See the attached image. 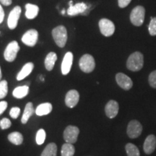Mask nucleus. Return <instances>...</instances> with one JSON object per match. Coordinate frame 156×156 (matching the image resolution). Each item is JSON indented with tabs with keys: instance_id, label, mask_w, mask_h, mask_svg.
<instances>
[{
	"instance_id": "f257e3e1",
	"label": "nucleus",
	"mask_w": 156,
	"mask_h": 156,
	"mask_svg": "<svg viewBox=\"0 0 156 156\" xmlns=\"http://www.w3.org/2000/svg\"><path fill=\"white\" fill-rule=\"evenodd\" d=\"M144 66V56L141 52L135 51L129 56L126 61V67L132 72H138Z\"/></svg>"
},
{
	"instance_id": "f03ea898",
	"label": "nucleus",
	"mask_w": 156,
	"mask_h": 156,
	"mask_svg": "<svg viewBox=\"0 0 156 156\" xmlns=\"http://www.w3.org/2000/svg\"><path fill=\"white\" fill-rule=\"evenodd\" d=\"M52 37L58 47L64 48L67 44L68 35L67 28L64 25H58L52 30Z\"/></svg>"
},
{
	"instance_id": "7ed1b4c3",
	"label": "nucleus",
	"mask_w": 156,
	"mask_h": 156,
	"mask_svg": "<svg viewBox=\"0 0 156 156\" xmlns=\"http://www.w3.org/2000/svg\"><path fill=\"white\" fill-rule=\"evenodd\" d=\"M145 9L142 6H136L130 14V21L135 26H141L145 20Z\"/></svg>"
},
{
	"instance_id": "20e7f679",
	"label": "nucleus",
	"mask_w": 156,
	"mask_h": 156,
	"mask_svg": "<svg viewBox=\"0 0 156 156\" xmlns=\"http://www.w3.org/2000/svg\"><path fill=\"white\" fill-rule=\"evenodd\" d=\"M79 66L80 69L84 73H92L95 67V62L94 58L90 54H84L80 59Z\"/></svg>"
},
{
	"instance_id": "39448f33",
	"label": "nucleus",
	"mask_w": 156,
	"mask_h": 156,
	"mask_svg": "<svg viewBox=\"0 0 156 156\" xmlns=\"http://www.w3.org/2000/svg\"><path fill=\"white\" fill-rule=\"evenodd\" d=\"M20 51V46L16 41H12L7 44L5 52L4 57L7 62H12L17 57V53Z\"/></svg>"
},
{
	"instance_id": "423d86ee",
	"label": "nucleus",
	"mask_w": 156,
	"mask_h": 156,
	"mask_svg": "<svg viewBox=\"0 0 156 156\" xmlns=\"http://www.w3.org/2000/svg\"><path fill=\"white\" fill-rule=\"evenodd\" d=\"M101 34L106 37L112 36L115 32V25L112 21L106 18L100 20L98 23Z\"/></svg>"
},
{
	"instance_id": "0eeeda50",
	"label": "nucleus",
	"mask_w": 156,
	"mask_h": 156,
	"mask_svg": "<svg viewBox=\"0 0 156 156\" xmlns=\"http://www.w3.org/2000/svg\"><path fill=\"white\" fill-rule=\"evenodd\" d=\"M21 12L22 9L20 6H16L10 11L7 18V26L10 30H14L17 28Z\"/></svg>"
},
{
	"instance_id": "6e6552de",
	"label": "nucleus",
	"mask_w": 156,
	"mask_h": 156,
	"mask_svg": "<svg viewBox=\"0 0 156 156\" xmlns=\"http://www.w3.org/2000/svg\"><path fill=\"white\" fill-rule=\"evenodd\" d=\"M38 32L35 29H30L23 34L21 38L22 42L26 46L34 47L38 42Z\"/></svg>"
},
{
	"instance_id": "1a4fd4ad",
	"label": "nucleus",
	"mask_w": 156,
	"mask_h": 156,
	"mask_svg": "<svg viewBox=\"0 0 156 156\" xmlns=\"http://www.w3.org/2000/svg\"><path fill=\"white\" fill-rule=\"evenodd\" d=\"M142 132V126L140 122L136 120H132L128 124L127 129H126V133L129 137L131 139H135Z\"/></svg>"
},
{
	"instance_id": "9d476101",
	"label": "nucleus",
	"mask_w": 156,
	"mask_h": 156,
	"mask_svg": "<svg viewBox=\"0 0 156 156\" xmlns=\"http://www.w3.org/2000/svg\"><path fill=\"white\" fill-rule=\"evenodd\" d=\"M79 133V128L75 126L69 125L64 130L63 134L64 139L67 143L74 144L77 142Z\"/></svg>"
},
{
	"instance_id": "9b49d317",
	"label": "nucleus",
	"mask_w": 156,
	"mask_h": 156,
	"mask_svg": "<svg viewBox=\"0 0 156 156\" xmlns=\"http://www.w3.org/2000/svg\"><path fill=\"white\" fill-rule=\"evenodd\" d=\"M116 81L118 85L125 90H129L132 87L133 82L132 79L125 74L119 73H117L116 75Z\"/></svg>"
},
{
	"instance_id": "f8f14e48",
	"label": "nucleus",
	"mask_w": 156,
	"mask_h": 156,
	"mask_svg": "<svg viewBox=\"0 0 156 156\" xmlns=\"http://www.w3.org/2000/svg\"><path fill=\"white\" fill-rule=\"evenodd\" d=\"M88 9V7L85 3L80 2L75 5H70L67 9V13L69 16H76V15L82 14L84 15L86 11Z\"/></svg>"
},
{
	"instance_id": "ddd939ff",
	"label": "nucleus",
	"mask_w": 156,
	"mask_h": 156,
	"mask_svg": "<svg viewBox=\"0 0 156 156\" xmlns=\"http://www.w3.org/2000/svg\"><path fill=\"white\" fill-rule=\"evenodd\" d=\"M73 54L72 52L68 51L64 55L63 60H62V63L61 66L62 73V75H67V74L69 73L70 70H71L72 65H73Z\"/></svg>"
},
{
	"instance_id": "4468645a",
	"label": "nucleus",
	"mask_w": 156,
	"mask_h": 156,
	"mask_svg": "<svg viewBox=\"0 0 156 156\" xmlns=\"http://www.w3.org/2000/svg\"><path fill=\"white\" fill-rule=\"evenodd\" d=\"M80 100V94L76 90L68 91L65 97L66 106L69 108H74L77 106Z\"/></svg>"
},
{
	"instance_id": "2eb2a0df",
	"label": "nucleus",
	"mask_w": 156,
	"mask_h": 156,
	"mask_svg": "<svg viewBox=\"0 0 156 156\" xmlns=\"http://www.w3.org/2000/svg\"><path fill=\"white\" fill-rule=\"evenodd\" d=\"M119 103L116 101L111 100L109 101L105 107V112L106 116L110 119H114L117 116L119 112Z\"/></svg>"
},
{
	"instance_id": "dca6fc26",
	"label": "nucleus",
	"mask_w": 156,
	"mask_h": 156,
	"mask_svg": "<svg viewBox=\"0 0 156 156\" xmlns=\"http://www.w3.org/2000/svg\"><path fill=\"white\" fill-rule=\"evenodd\" d=\"M156 148V136L154 134H150L147 136L143 145L144 152L147 154L153 153Z\"/></svg>"
},
{
	"instance_id": "f3484780",
	"label": "nucleus",
	"mask_w": 156,
	"mask_h": 156,
	"mask_svg": "<svg viewBox=\"0 0 156 156\" xmlns=\"http://www.w3.org/2000/svg\"><path fill=\"white\" fill-rule=\"evenodd\" d=\"M34 64L33 62H28L23 66L22 69L19 72V73L17 75V80L20 81L25 79V77H28L30 74L32 73L34 70Z\"/></svg>"
},
{
	"instance_id": "a211bd4d",
	"label": "nucleus",
	"mask_w": 156,
	"mask_h": 156,
	"mask_svg": "<svg viewBox=\"0 0 156 156\" xmlns=\"http://www.w3.org/2000/svg\"><path fill=\"white\" fill-rule=\"evenodd\" d=\"M39 7L34 4L28 3L25 5V17L28 20L35 19L38 16Z\"/></svg>"
},
{
	"instance_id": "6ab92c4d",
	"label": "nucleus",
	"mask_w": 156,
	"mask_h": 156,
	"mask_svg": "<svg viewBox=\"0 0 156 156\" xmlns=\"http://www.w3.org/2000/svg\"><path fill=\"white\" fill-rule=\"evenodd\" d=\"M57 60V55L54 52H50L47 54L46 58H45L44 64L46 69L48 71H51L54 69V65H55V62Z\"/></svg>"
},
{
	"instance_id": "aec40b11",
	"label": "nucleus",
	"mask_w": 156,
	"mask_h": 156,
	"mask_svg": "<svg viewBox=\"0 0 156 156\" xmlns=\"http://www.w3.org/2000/svg\"><path fill=\"white\" fill-rule=\"evenodd\" d=\"M52 111V105L50 103H41L36 109V114L37 116H42L50 114Z\"/></svg>"
},
{
	"instance_id": "412c9836",
	"label": "nucleus",
	"mask_w": 156,
	"mask_h": 156,
	"mask_svg": "<svg viewBox=\"0 0 156 156\" xmlns=\"http://www.w3.org/2000/svg\"><path fill=\"white\" fill-rule=\"evenodd\" d=\"M34 105L31 102H29L26 104V106L25 107L24 112H23L22 119H21V122L23 124H26L28 122V121L30 119V117L34 114Z\"/></svg>"
},
{
	"instance_id": "4be33fe9",
	"label": "nucleus",
	"mask_w": 156,
	"mask_h": 156,
	"mask_svg": "<svg viewBox=\"0 0 156 156\" xmlns=\"http://www.w3.org/2000/svg\"><path fill=\"white\" fill-rule=\"evenodd\" d=\"M29 92V87L28 85H23V86H18L14 89L12 92L13 96L16 98L20 99L27 96Z\"/></svg>"
},
{
	"instance_id": "5701e85b",
	"label": "nucleus",
	"mask_w": 156,
	"mask_h": 156,
	"mask_svg": "<svg viewBox=\"0 0 156 156\" xmlns=\"http://www.w3.org/2000/svg\"><path fill=\"white\" fill-rule=\"evenodd\" d=\"M8 140L11 143L14 144L15 145H20L23 143V136L22 134L18 132H12L8 135Z\"/></svg>"
},
{
	"instance_id": "b1692460",
	"label": "nucleus",
	"mask_w": 156,
	"mask_h": 156,
	"mask_svg": "<svg viewBox=\"0 0 156 156\" xmlns=\"http://www.w3.org/2000/svg\"><path fill=\"white\" fill-rule=\"evenodd\" d=\"M57 153V147L55 143H49L47 145L41 156H56Z\"/></svg>"
},
{
	"instance_id": "393cba45",
	"label": "nucleus",
	"mask_w": 156,
	"mask_h": 156,
	"mask_svg": "<svg viewBox=\"0 0 156 156\" xmlns=\"http://www.w3.org/2000/svg\"><path fill=\"white\" fill-rule=\"evenodd\" d=\"M75 149L74 147L73 144L67 143L64 144L62 145V151H61V155L62 156H73L75 154Z\"/></svg>"
},
{
	"instance_id": "a878e982",
	"label": "nucleus",
	"mask_w": 156,
	"mask_h": 156,
	"mask_svg": "<svg viewBox=\"0 0 156 156\" xmlns=\"http://www.w3.org/2000/svg\"><path fill=\"white\" fill-rule=\"evenodd\" d=\"M125 150L128 156H140L139 149L134 144H126L125 146Z\"/></svg>"
},
{
	"instance_id": "bb28decb",
	"label": "nucleus",
	"mask_w": 156,
	"mask_h": 156,
	"mask_svg": "<svg viewBox=\"0 0 156 156\" xmlns=\"http://www.w3.org/2000/svg\"><path fill=\"white\" fill-rule=\"evenodd\" d=\"M8 93V84L7 80L0 81V99H2L7 96Z\"/></svg>"
},
{
	"instance_id": "cd10ccee",
	"label": "nucleus",
	"mask_w": 156,
	"mask_h": 156,
	"mask_svg": "<svg viewBox=\"0 0 156 156\" xmlns=\"http://www.w3.org/2000/svg\"><path fill=\"white\" fill-rule=\"evenodd\" d=\"M45 140H46V132L43 129H41L37 132L36 137V143L39 145H42L43 143H44Z\"/></svg>"
},
{
	"instance_id": "c85d7f7f",
	"label": "nucleus",
	"mask_w": 156,
	"mask_h": 156,
	"mask_svg": "<svg viewBox=\"0 0 156 156\" xmlns=\"http://www.w3.org/2000/svg\"><path fill=\"white\" fill-rule=\"evenodd\" d=\"M148 30H149V33L151 36H156V17L151 18Z\"/></svg>"
},
{
	"instance_id": "c756f323",
	"label": "nucleus",
	"mask_w": 156,
	"mask_h": 156,
	"mask_svg": "<svg viewBox=\"0 0 156 156\" xmlns=\"http://www.w3.org/2000/svg\"><path fill=\"white\" fill-rule=\"evenodd\" d=\"M148 82H149L150 85L153 88H156V70L152 72L150 74L149 77H148Z\"/></svg>"
},
{
	"instance_id": "7c9ffc66",
	"label": "nucleus",
	"mask_w": 156,
	"mask_h": 156,
	"mask_svg": "<svg viewBox=\"0 0 156 156\" xmlns=\"http://www.w3.org/2000/svg\"><path fill=\"white\" fill-rule=\"evenodd\" d=\"M12 125L11 121L7 118H4L0 121V127L2 129H7L9 128Z\"/></svg>"
},
{
	"instance_id": "2f4dec72",
	"label": "nucleus",
	"mask_w": 156,
	"mask_h": 156,
	"mask_svg": "<svg viewBox=\"0 0 156 156\" xmlns=\"http://www.w3.org/2000/svg\"><path fill=\"white\" fill-rule=\"evenodd\" d=\"M20 113V108L18 107H13L11 108L10 112H9V115L12 119H17L19 116Z\"/></svg>"
},
{
	"instance_id": "473e14b6",
	"label": "nucleus",
	"mask_w": 156,
	"mask_h": 156,
	"mask_svg": "<svg viewBox=\"0 0 156 156\" xmlns=\"http://www.w3.org/2000/svg\"><path fill=\"white\" fill-rule=\"evenodd\" d=\"M132 0H118V5L119 7L121 8H124V7H127L131 2Z\"/></svg>"
},
{
	"instance_id": "72a5a7b5",
	"label": "nucleus",
	"mask_w": 156,
	"mask_h": 156,
	"mask_svg": "<svg viewBox=\"0 0 156 156\" xmlns=\"http://www.w3.org/2000/svg\"><path fill=\"white\" fill-rule=\"evenodd\" d=\"M7 108V101H0V115L2 114Z\"/></svg>"
},
{
	"instance_id": "f704fd0d",
	"label": "nucleus",
	"mask_w": 156,
	"mask_h": 156,
	"mask_svg": "<svg viewBox=\"0 0 156 156\" xmlns=\"http://www.w3.org/2000/svg\"><path fill=\"white\" fill-rule=\"evenodd\" d=\"M5 11H4L2 6L0 5V24L3 22L4 19H5Z\"/></svg>"
},
{
	"instance_id": "c9c22d12",
	"label": "nucleus",
	"mask_w": 156,
	"mask_h": 156,
	"mask_svg": "<svg viewBox=\"0 0 156 156\" xmlns=\"http://www.w3.org/2000/svg\"><path fill=\"white\" fill-rule=\"evenodd\" d=\"M0 3L2 5L9 6L12 3V0H0Z\"/></svg>"
},
{
	"instance_id": "e433bc0d",
	"label": "nucleus",
	"mask_w": 156,
	"mask_h": 156,
	"mask_svg": "<svg viewBox=\"0 0 156 156\" xmlns=\"http://www.w3.org/2000/svg\"><path fill=\"white\" fill-rule=\"evenodd\" d=\"M65 12H66V10H65V9H62V14L64 15V14H65Z\"/></svg>"
},
{
	"instance_id": "4c0bfd02",
	"label": "nucleus",
	"mask_w": 156,
	"mask_h": 156,
	"mask_svg": "<svg viewBox=\"0 0 156 156\" xmlns=\"http://www.w3.org/2000/svg\"><path fill=\"white\" fill-rule=\"evenodd\" d=\"M2 71H1V68H0V80H2Z\"/></svg>"
},
{
	"instance_id": "58836bf2",
	"label": "nucleus",
	"mask_w": 156,
	"mask_h": 156,
	"mask_svg": "<svg viewBox=\"0 0 156 156\" xmlns=\"http://www.w3.org/2000/svg\"><path fill=\"white\" fill-rule=\"evenodd\" d=\"M73 5V1H70L69 2V5Z\"/></svg>"
},
{
	"instance_id": "ea45409f",
	"label": "nucleus",
	"mask_w": 156,
	"mask_h": 156,
	"mask_svg": "<svg viewBox=\"0 0 156 156\" xmlns=\"http://www.w3.org/2000/svg\"><path fill=\"white\" fill-rule=\"evenodd\" d=\"M40 79L41 80V81H44V77H43L42 76H41V77H40Z\"/></svg>"
}]
</instances>
